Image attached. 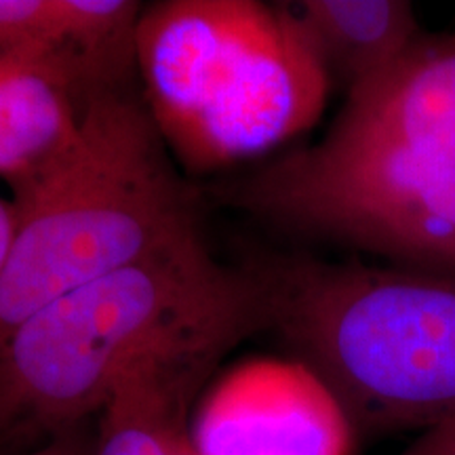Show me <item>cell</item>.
Returning <instances> with one entry per match:
<instances>
[{
  "label": "cell",
  "instance_id": "2",
  "mask_svg": "<svg viewBox=\"0 0 455 455\" xmlns=\"http://www.w3.org/2000/svg\"><path fill=\"white\" fill-rule=\"evenodd\" d=\"M11 190L0 348L51 301L198 228L195 195L127 83L95 93L72 144Z\"/></svg>",
  "mask_w": 455,
  "mask_h": 455
},
{
  "label": "cell",
  "instance_id": "5",
  "mask_svg": "<svg viewBox=\"0 0 455 455\" xmlns=\"http://www.w3.org/2000/svg\"><path fill=\"white\" fill-rule=\"evenodd\" d=\"M266 201L323 224L396 226L455 203V36H419L352 89L331 129L255 175Z\"/></svg>",
  "mask_w": 455,
  "mask_h": 455
},
{
  "label": "cell",
  "instance_id": "3",
  "mask_svg": "<svg viewBox=\"0 0 455 455\" xmlns=\"http://www.w3.org/2000/svg\"><path fill=\"white\" fill-rule=\"evenodd\" d=\"M251 270L266 329L327 384L356 432L455 422V275L306 255Z\"/></svg>",
  "mask_w": 455,
  "mask_h": 455
},
{
  "label": "cell",
  "instance_id": "9",
  "mask_svg": "<svg viewBox=\"0 0 455 455\" xmlns=\"http://www.w3.org/2000/svg\"><path fill=\"white\" fill-rule=\"evenodd\" d=\"M289 7L329 81L338 78L348 93L422 36L407 0H301Z\"/></svg>",
  "mask_w": 455,
  "mask_h": 455
},
{
  "label": "cell",
  "instance_id": "1",
  "mask_svg": "<svg viewBox=\"0 0 455 455\" xmlns=\"http://www.w3.org/2000/svg\"><path fill=\"white\" fill-rule=\"evenodd\" d=\"M266 329L251 268L213 258L201 228L51 301L0 348V451L100 413L124 375L169 356H221Z\"/></svg>",
  "mask_w": 455,
  "mask_h": 455
},
{
  "label": "cell",
  "instance_id": "14",
  "mask_svg": "<svg viewBox=\"0 0 455 455\" xmlns=\"http://www.w3.org/2000/svg\"><path fill=\"white\" fill-rule=\"evenodd\" d=\"M0 455H11V453H4V451H0Z\"/></svg>",
  "mask_w": 455,
  "mask_h": 455
},
{
  "label": "cell",
  "instance_id": "11",
  "mask_svg": "<svg viewBox=\"0 0 455 455\" xmlns=\"http://www.w3.org/2000/svg\"><path fill=\"white\" fill-rule=\"evenodd\" d=\"M11 455H91V449L84 445V441L78 436L76 428H74L41 443L38 447H28L24 451Z\"/></svg>",
  "mask_w": 455,
  "mask_h": 455
},
{
  "label": "cell",
  "instance_id": "13",
  "mask_svg": "<svg viewBox=\"0 0 455 455\" xmlns=\"http://www.w3.org/2000/svg\"><path fill=\"white\" fill-rule=\"evenodd\" d=\"M175 455H201V453H198L196 451V447H195V443H188V445L186 447H181L180 449V451L178 453H175Z\"/></svg>",
  "mask_w": 455,
  "mask_h": 455
},
{
  "label": "cell",
  "instance_id": "7",
  "mask_svg": "<svg viewBox=\"0 0 455 455\" xmlns=\"http://www.w3.org/2000/svg\"><path fill=\"white\" fill-rule=\"evenodd\" d=\"M114 84L68 55L0 47V178L15 184L55 161L91 98Z\"/></svg>",
  "mask_w": 455,
  "mask_h": 455
},
{
  "label": "cell",
  "instance_id": "12",
  "mask_svg": "<svg viewBox=\"0 0 455 455\" xmlns=\"http://www.w3.org/2000/svg\"><path fill=\"white\" fill-rule=\"evenodd\" d=\"M15 236V213L13 204L0 198V275H3L4 264H7L11 244Z\"/></svg>",
  "mask_w": 455,
  "mask_h": 455
},
{
  "label": "cell",
  "instance_id": "10",
  "mask_svg": "<svg viewBox=\"0 0 455 455\" xmlns=\"http://www.w3.org/2000/svg\"><path fill=\"white\" fill-rule=\"evenodd\" d=\"M401 455H455V422L426 430Z\"/></svg>",
  "mask_w": 455,
  "mask_h": 455
},
{
  "label": "cell",
  "instance_id": "6",
  "mask_svg": "<svg viewBox=\"0 0 455 455\" xmlns=\"http://www.w3.org/2000/svg\"><path fill=\"white\" fill-rule=\"evenodd\" d=\"M201 455H352L358 432L298 358L253 356L215 375L192 413Z\"/></svg>",
  "mask_w": 455,
  "mask_h": 455
},
{
  "label": "cell",
  "instance_id": "15",
  "mask_svg": "<svg viewBox=\"0 0 455 455\" xmlns=\"http://www.w3.org/2000/svg\"><path fill=\"white\" fill-rule=\"evenodd\" d=\"M453 268H455V266H453Z\"/></svg>",
  "mask_w": 455,
  "mask_h": 455
},
{
  "label": "cell",
  "instance_id": "4",
  "mask_svg": "<svg viewBox=\"0 0 455 455\" xmlns=\"http://www.w3.org/2000/svg\"><path fill=\"white\" fill-rule=\"evenodd\" d=\"M135 68L164 144L195 173L268 155L304 133L329 91L289 3L150 4L135 34Z\"/></svg>",
  "mask_w": 455,
  "mask_h": 455
},
{
  "label": "cell",
  "instance_id": "8",
  "mask_svg": "<svg viewBox=\"0 0 455 455\" xmlns=\"http://www.w3.org/2000/svg\"><path fill=\"white\" fill-rule=\"evenodd\" d=\"M221 356L146 363L114 386L100 409L91 455H175L192 441V413Z\"/></svg>",
  "mask_w": 455,
  "mask_h": 455
}]
</instances>
